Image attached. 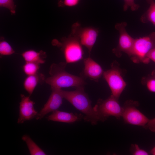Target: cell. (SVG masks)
<instances>
[{
	"instance_id": "cell-16",
	"label": "cell",
	"mask_w": 155,
	"mask_h": 155,
	"mask_svg": "<svg viewBox=\"0 0 155 155\" xmlns=\"http://www.w3.org/2000/svg\"><path fill=\"white\" fill-rule=\"evenodd\" d=\"M22 140L26 144L30 155H45L46 153L27 134L23 135Z\"/></svg>"
},
{
	"instance_id": "cell-21",
	"label": "cell",
	"mask_w": 155,
	"mask_h": 155,
	"mask_svg": "<svg viewBox=\"0 0 155 155\" xmlns=\"http://www.w3.org/2000/svg\"><path fill=\"white\" fill-rule=\"evenodd\" d=\"M0 6L8 9L12 15L16 13V6L13 0H0Z\"/></svg>"
},
{
	"instance_id": "cell-27",
	"label": "cell",
	"mask_w": 155,
	"mask_h": 155,
	"mask_svg": "<svg viewBox=\"0 0 155 155\" xmlns=\"http://www.w3.org/2000/svg\"><path fill=\"white\" fill-rule=\"evenodd\" d=\"M150 153L152 154L155 155V146L151 150Z\"/></svg>"
},
{
	"instance_id": "cell-11",
	"label": "cell",
	"mask_w": 155,
	"mask_h": 155,
	"mask_svg": "<svg viewBox=\"0 0 155 155\" xmlns=\"http://www.w3.org/2000/svg\"><path fill=\"white\" fill-rule=\"evenodd\" d=\"M20 96L19 116L17 121L18 124H22L26 121L32 119L36 117L38 113L34 108L35 103L30 100V96L21 94Z\"/></svg>"
},
{
	"instance_id": "cell-20",
	"label": "cell",
	"mask_w": 155,
	"mask_h": 155,
	"mask_svg": "<svg viewBox=\"0 0 155 155\" xmlns=\"http://www.w3.org/2000/svg\"><path fill=\"white\" fill-rule=\"evenodd\" d=\"M142 83L146 86L150 92L155 93V78L151 76L145 77L142 78Z\"/></svg>"
},
{
	"instance_id": "cell-10",
	"label": "cell",
	"mask_w": 155,
	"mask_h": 155,
	"mask_svg": "<svg viewBox=\"0 0 155 155\" xmlns=\"http://www.w3.org/2000/svg\"><path fill=\"white\" fill-rule=\"evenodd\" d=\"M51 94L46 103L36 117V120L41 119L51 112L56 111L59 108L63 102V96L61 89L51 88Z\"/></svg>"
},
{
	"instance_id": "cell-2",
	"label": "cell",
	"mask_w": 155,
	"mask_h": 155,
	"mask_svg": "<svg viewBox=\"0 0 155 155\" xmlns=\"http://www.w3.org/2000/svg\"><path fill=\"white\" fill-rule=\"evenodd\" d=\"M84 87L76 88L72 91L61 89V91L63 98L84 115V120L94 125L100 121V120L92 105L91 100L84 91Z\"/></svg>"
},
{
	"instance_id": "cell-7",
	"label": "cell",
	"mask_w": 155,
	"mask_h": 155,
	"mask_svg": "<svg viewBox=\"0 0 155 155\" xmlns=\"http://www.w3.org/2000/svg\"><path fill=\"white\" fill-rule=\"evenodd\" d=\"M138 106L137 101L127 100L123 107L121 117L127 123L143 127L146 126L150 119L137 108Z\"/></svg>"
},
{
	"instance_id": "cell-19",
	"label": "cell",
	"mask_w": 155,
	"mask_h": 155,
	"mask_svg": "<svg viewBox=\"0 0 155 155\" xmlns=\"http://www.w3.org/2000/svg\"><path fill=\"white\" fill-rule=\"evenodd\" d=\"M1 38L0 42V54L1 55H9L15 53L10 45L6 41Z\"/></svg>"
},
{
	"instance_id": "cell-24",
	"label": "cell",
	"mask_w": 155,
	"mask_h": 155,
	"mask_svg": "<svg viewBox=\"0 0 155 155\" xmlns=\"http://www.w3.org/2000/svg\"><path fill=\"white\" fill-rule=\"evenodd\" d=\"M133 151L132 154L134 155H148V153L144 150L141 149L137 144H133L132 147Z\"/></svg>"
},
{
	"instance_id": "cell-15",
	"label": "cell",
	"mask_w": 155,
	"mask_h": 155,
	"mask_svg": "<svg viewBox=\"0 0 155 155\" xmlns=\"http://www.w3.org/2000/svg\"><path fill=\"white\" fill-rule=\"evenodd\" d=\"M22 56L26 62H32L42 64L45 62L46 53L42 50L37 52L33 50H29L23 52Z\"/></svg>"
},
{
	"instance_id": "cell-13",
	"label": "cell",
	"mask_w": 155,
	"mask_h": 155,
	"mask_svg": "<svg viewBox=\"0 0 155 155\" xmlns=\"http://www.w3.org/2000/svg\"><path fill=\"white\" fill-rule=\"evenodd\" d=\"M81 114L61 111L58 110L52 112L47 117L48 121L67 123H71L79 121L83 118Z\"/></svg>"
},
{
	"instance_id": "cell-28",
	"label": "cell",
	"mask_w": 155,
	"mask_h": 155,
	"mask_svg": "<svg viewBox=\"0 0 155 155\" xmlns=\"http://www.w3.org/2000/svg\"><path fill=\"white\" fill-rule=\"evenodd\" d=\"M151 75L155 78V69L152 72Z\"/></svg>"
},
{
	"instance_id": "cell-1",
	"label": "cell",
	"mask_w": 155,
	"mask_h": 155,
	"mask_svg": "<svg viewBox=\"0 0 155 155\" xmlns=\"http://www.w3.org/2000/svg\"><path fill=\"white\" fill-rule=\"evenodd\" d=\"M65 62L54 63L50 66V76L45 79V82L51 88L61 89L62 88L84 86L86 84L83 77L70 74L65 70L67 65Z\"/></svg>"
},
{
	"instance_id": "cell-3",
	"label": "cell",
	"mask_w": 155,
	"mask_h": 155,
	"mask_svg": "<svg viewBox=\"0 0 155 155\" xmlns=\"http://www.w3.org/2000/svg\"><path fill=\"white\" fill-rule=\"evenodd\" d=\"M51 43L60 49L67 64L78 62L83 58L82 45L78 38L71 34L68 37L62 38L61 41L54 39Z\"/></svg>"
},
{
	"instance_id": "cell-9",
	"label": "cell",
	"mask_w": 155,
	"mask_h": 155,
	"mask_svg": "<svg viewBox=\"0 0 155 155\" xmlns=\"http://www.w3.org/2000/svg\"><path fill=\"white\" fill-rule=\"evenodd\" d=\"M127 25V23L123 22L117 23L115 26L119 32V36L118 44L113 49L112 51L118 57L121 56L122 52H124L129 56L133 48L135 39L127 32L125 29Z\"/></svg>"
},
{
	"instance_id": "cell-17",
	"label": "cell",
	"mask_w": 155,
	"mask_h": 155,
	"mask_svg": "<svg viewBox=\"0 0 155 155\" xmlns=\"http://www.w3.org/2000/svg\"><path fill=\"white\" fill-rule=\"evenodd\" d=\"M147 1L150 4V7L142 16L140 20L143 23L150 22L155 25V1L154 0H147Z\"/></svg>"
},
{
	"instance_id": "cell-26",
	"label": "cell",
	"mask_w": 155,
	"mask_h": 155,
	"mask_svg": "<svg viewBox=\"0 0 155 155\" xmlns=\"http://www.w3.org/2000/svg\"><path fill=\"white\" fill-rule=\"evenodd\" d=\"M147 126L152 131H155V117L154 118L150 119Z\"/></svg>"
},
{
	"instance_id": "cell-5",
	"label": "cell",
	"mask_w": 155,
	"mask_h": 155,
	"mask_svg": "<svg viewBox=\"0 0 155 155\" xmlns=\"http://www.w3.org/2000/svg\"><path fill=\"white\" fill-rule=\"evenodd\" d=\"M118 100L111 95L105 100L99 99L98 100L93 108L100 121H104L111 116L117 119L122 117L123 107Z\"/></svg>"
},
{
	"instance_id": "cell-6",
	"label": "cell",
	"mask_w": 155,
	"mask_h": 155,
	"mask_svg": "<svg viewBox=\"0 0 155 155\" xmlns=\"http://www.w3.org/2000/svg\"><path fill=\"white\" fill-rule=\"evenodd\" d=\"M122 73L118 63L114 61L111 68L104 71L102 75L111 90V95L118 99L126 86Z\"/></svg>"
},
{
	"instance_id": "cell-23",
	"label": "cell",
	"mask_w": 155,
	"mask_h": 155,
	"mask_svg": "<svg viewBox=\"0 0 155 155\" xmlns=\"http://www.w3.org/2000/svg\"><path fill=\"white\" fill-rule=\"evenodd\" d=\"M80 0H61L58 3L59 6L73 7L77 5Z\"/></svg>"
},
{
	"instance_id": "cell-12",
	"label": "cell",
	"mask_w": 155,
	"mask_h": 155,
	"mask_svg": "<svg viewBox=\"0 0 155 155\" xmlns=\"http://www.w3.org/2000/svg\"><path fill=\"white\" fill-rule=\"evenodd\" d=\"M84 68L80 76L98 82L104 71L101 66L90 56L84 59Z\"/></svg>"
},
{
	"instance_id": "cell-18",
	"label": "cell",
	"mask_w": 155,
	"mask_h": 155,
	"mask_svg": "<svg viewBox=\"0 0 155 155\" xmlns=\"http://www.w3.org/2000/svg\"><path fill=\"white\" fill-rule=\"evenodd\" d=\"M40 65L35 63L26 62L23 66V71L27 76L35 74L38 72Z\"/></svg>"
},
{
	"instance_id": "cell-25",
	"label": "cell",
	"mask_w": 155,
	"mask_h": 155,
	"mask_svg": "<svg viewBox=\"0 0 155 155\" xmlns=\"http://www.w3.org/2000/svg\"><path fill=\"white\" fill-rule=\"evenodd\" d=\"M147 57L155 63V47L152 49L147 54Z\"/></svg>"
},
{
	"instance_id": "cell-22",
	"label": "cell",
	"mask_w": 155,
	"mask_h": 155,
	"mask_svg": "<svg viewBox=\"0 0 155 155\" xmlns=\"http://www.w3.org/2000/svg\"><path fill=\"white\" fill-rule=\"evenodd\" d=\"M124 4L123 5V10L126 11L128 8H130L132 11L137 10L140 7L139 5L136 4L134 0H124Z\"/></svg>"
},
{
	"instance_id": "cell-14",
	"label": "cell",
	"mask_w": 155,
	"mask_h": 155,
	"mask_svg": "<svg viewBox=\"0 0 155 155\" xmlns=\"http://www.w3.org/2000/svg\"><path fill=\"white\" fill-rule=\"evenodd\" d=\"M45 78L44 74L38 72L33 75L27 76L23 83L24 89L30 96L37 85L42 84L45 82Z\"/></svg>"
},
{
	"instance_id": "cell-4",
	"label": "cell",
	"mask_w": 155,
	"mask_h": 155,
	"mask_svg": "<svg viewBox=\"0 0 155 155\" xmlns=\"http://www.w3.org/2000/svg\"><path fill=\"white\" fill-rule=\"evenodd\" d=\"M155 47V32L149 35L135 40L132 52L129 56L136 63H148L150 60L146 56L148 53Z\"/></svg>"
},
{
	"instance_id": "cell-8",
	"label": "cell",
	"mask_w": 155,
	"mask_h": 155,
	"mask_svg": "<svg viewBox=\"0 0 155 155\" xmlns=\"http://www.w3.org/2000/svg\"><path fill=\"white\" fill-rule=\"evenodd\" d=\"M71 34L78 38L81 44L87 49L90 55L98 35V31L92 27H82L76 22L73 25Z\"/></svg>"
}]
</instances>
